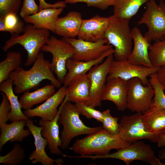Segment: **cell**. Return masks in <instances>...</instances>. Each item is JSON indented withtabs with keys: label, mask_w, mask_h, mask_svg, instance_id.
<instances>
[{
	"label": "cell",
	"mask_w": 165,
	"mask_h": 165,
	"mask_svg": "<svg viewBox=\"0 0 165 165\" xmlns=\"http://www.w3.org/2000/svg\"><path fill=\"white\" fill-rule=\"evenodd\" d=\"M115 52L112 47L107 50L97 59L88 61H78L72 58L68 59L66 62L67 72L64 79V86L67 87L71 80L75 77L87 74V72L94 66L100 64L104 58Z\"/></svg>",
	"instance_id": "cell-20"
},
{
	"label": "cell",
	"mask_w": 165,
	"mask_h": 165,
	"mask_svg": "<svg viewBox=\"0 0 165 165\" xmlns=\"http://www.w3.org/2000/svg\"><path fill=\"white\" fill-rule=\"evenodd\" d=\"M25 157L24 149L18 143L15 145L13 149L4 156H0V163L5 165H19Z\"/></svg>",
	"instance_id": "cell-31"
},
{
	"label": "cell",
	"mask_w": 165,
	"mask_h": 165,
	"mask_svg": "<svg viewBox=\"0 0 165 165\" xmlns=\"http://www.w3.org/2000/svg\"><path fill=\"white\" fill-rule=\"evenodd\" d=\"M156 75L158 81L165 90V64L159 67Z\"/></svg>",
	"instance_id": "cell-41"
},
{
	"label": "cell",
	"mask_w": 165,
	"mask_h": 165,
	"mask_svg": "<svg viewBox=\"0 0 165 165\" xmlns=\"http://www.w3.org/2000/svg\"><path fill=\"white\" fill-rule=\"evenodd\" d=\"M158 157L160 160L165 159V148L160 150L158 154Z\"/></svg>",
	"instance_id": "cell-44"
},
{
	"label": "cell",
	"mask_w": 165,
	"mask_h": 165,
	"mask_svg": "<svg viewBox=\"0 0 165 165\" xmlns=\"http://www.w3.org/2000/svg\"><path fill=\"white\" fill-rule=\"evenodd\" d=\"M21 35L13 34L5 42L2 48L4 52L16 44L22 46L27 53L24 66L33 64L43 46L50 37V31L35 28L31 24L25 25Z\"/></svg>",
	"instance_id": "cell-4"
},
{
	"label": "cell",
	"mask_w": 165,
	"mask_h": 165,
	"mask_svg": "<svg viewBox=\"0 0 165 165\" xmlns=\"http://www.w3.org/2000/svg\"><path fill=\"white\" fill-rule=\"evenodd\" d=\"M13 81L9 78L0 83V91L4 93L8 99L11 106L9 120L13 122L21 119L27 120V117L22 110V107L13 88Z\"/></svg>",
	"instance_id": "cell-27"
},
{
	"label": "cell",
	"mask_w": 165,
	"mask_h": 165,
	"mask_svg": "<svg viewBox=\"0 0 165 165\" xmlns=\"http://www.w3.org/2000/svg\"><path fill=\"white\" fill-rule=\"evenodd\" d=\"M64 9H44L35 14L26 17L23 20L25 23L31 24L36 28L46 29L55 33L56 21Z\"/></svg>",
	"instance_id": "cell-23"
},
{
	"label": "cell",
	"mask_w": 165,
	"mask_h": 165,
	"mask_svg": "<svg viewBox=\"0 0 165 165\" xmlns=\"http://www.w3.org/2000/svg\"><path fill=\"white\" fill-rule=\"evenodd\" d=\"M39 5L35 0H23L20 15L24 19L26 17L35 14L40 11Z\"/></svg>",
	"instance_id": "cell-38"
},
{
	"label": "cell",
	"mask_w": 165,
	"mask_h": 165,
	"mask_svg": "<svg viewBox=\"0 0 165 165\" xmlns=\"http://www.w3.org/2000/svg\"><path fill=\"white\" fill-rule=\"evenodd\" d=\"M4 20L8 32L11 34H20L23 32L25 26L24 23L19 19L17 14L8 13L5 16Z\"/></svg>",
	"instance_id": "cell-33"
},
{
	"label": "cell",
	"mask_w": 165,
	"mask_h": 165,
	"mask_svg": "<svg viewBox=\"0 0 165 165\" xmlns=\"http://www.w3.org/2000/svg\"><path fill=\"white\" fill-rule=\"evenodd\" d=\"M82 20L80 13L70 11L65 16L57 18L55 33L63 38H75L78 35Z\"/></svg>",
	"instance_id": "cell-21"
},
{
	"label": "cell",
	"mask_w": 165,
	"mask_h": 165,
	"mask_svg": "<svg viewBox=\"0 0 165 165\" xmlns=\"http://www.w3.org/2000/svg\"><path fill=\"white\" fill-rule=\"evenodd\" d=\"M67 88L68 101L75 104H85L89 99L90 88L88 74L75 77Z\"/></svg>",
	"instance_id": "cell-22"
},
{
	"label": "cell",
	"mask_w": 165,
	"mask_h": 165,
	"mask_svg": "<svg viewBox=\"0 0 165 165\" xmlns=\"http://www.w3.org/2000/svg\"><path fill=\"white\" fill-rule=\"evenodd\" d=\"M128 92L127 108L132 112L143 114L150 108L154 96V90L150 84L144 85L138 78L127 81Z\"/></svg>",
	"instance_id": "cell-10"
},
{
	"label": "cell",
	"mask_w": 165,
	"mask_h": 165,
	"mask_svg": "<svg viewBox=\"0 0 165 165\" xmlns=\"http://www.w3.org/2000/svg\"><path fill=\"white\" fill-rule=\"evenodd\" d=\"M150 0H115L114 15L130 20L137 14L140 7Z\"/></svg>",
	"instance_id": "cell-28"
},
{
	"label": "cell",
	"mask_w": 165,
	"mask_h": 165,
	"mask_svg": "<svg viewBox=\"0 0 165 165\" xmlns=\"http://www.w3.org/2000/svg\"><path fill=\"white\" fill-rule=\"evenodd\" d=\"M145 125L150 132L160 135L165 133V108L152 102L150 108L142 114Z\"/></svg>",
	"instance_id": "cell-25"
},
{
	"label": "cell",
	"mask_w": 165,
	"mask_h": 165,
	"mask_svg": "<svg viewBox=\"0 0 165 165\" xmlns=\"http://www.w3.org/2000/svg\"><path fill=\"white\" fill-rule=\"evenodd\" d=\"M4 17L5 16L0 15V31L1 32H7L5 24Z\"/></svg>",
	"instance_id": "cell-42"
},
{
	"label": "cell",
	"mask_w": 165,
	"mask_h": 165,
	"mask_svg": "<svg viewBox=\"0 0 165 165\" xmlns=\"http://www.w3.org/2000/svg\"><path fill=\"white\" fill-rule=\"evenodd\" d=\"M41 50L52 54V59L51 63L53 71L59 81L63 83L67 72L66 62L68 59L73 58L75 53L74 48L63 38L58 39L51 36L49 38Z\"/></svg>",
	"instance_id": "cell-8"
},
{
	"label": "cell",
	"mask_w": 165,
	"mask_h": 165,
	"mask_svg": "<svg viewBox=\"0 0 165 165\" xmlns=\"http://www.w3.org/2000/svg\"><path fill=\"white\" fill-rule=\"evenodd\" d=\"M22 0H0V15L5 16L9 13L17 14Z\"/></svg>",
	"instance_id": "cell-36"
},
{
	"label": "cell",
	"mask_w": 165,
	"mask_h": 165,
	"mask_svg": "<svg viewBox=\"0 0 165 165\" xmlns=\"http://www.w3.org/2000/svg\"><path fill=\"white\" fill-rule=\"evenodd\" d=\"M26 126L29 129L34 140L35 147L29 157L33 164L40 163L42 165H53L57 164L61 165L64 163L61 158L56 160L50 158L46 154L45 148L48 145L47 140L42 137L41 134L42 127L35 125L33 121L30 118L26 120Z\"/></svg>",
	"instance_id": "cell-14"
},
{
	"label": "cell",
	"mask_w": 165,
	"mask_h": 165,
	"mask_svg": "<svg viewBox=\"0 0 165 165\" xmlns=\"http://www.w3.org/2000/svg\"><path fill=\"white\" fill-rule=\"evenodd\" d=\"M115 0H64L66 3L75 4L84 2L88 7L97 8L101 10L106 9L109 6H113Z\"/></svg>",
	"instance_id": "cell-37"
},
{
	"label": "cell",
	"mask_w": 165,
	"mask_h": 165,
	"mask_svg": "<svg viewBox=\"0 0 165 165\" xmlns=\"http://www.w3.org/2000/svg\"><path fill=\"white\" fill-rule=\"evenodd\" d=\"M159 67L148 68L133 64L128 60L121 61L114 60L110 67L107 80L113 77H119L125 80L134 78L140 79L144 85L149 83L148 78L156 73Z\"/></svg>",
	"instance_id": "cell-12"
},
{
	"label": "cell",
	"mask_w": 165,
	"mask_h": 165,
	"mask_svg": "<svg viewBox=\"0 0 165 165\" xmlns=\"http://www.w3.org/2000/svg\"><path fill=\"white\" fill-rule=\"evenodd\" d=\"M22 63L20 52H9L0 63V83L9 78V74L20 67Z\"/></svg>",
	"instance_id": "cell-29"
},
{
	"label": "cell",
	"mask_w": 165,
	"mask_h": 165,
	"mask_svg": "<svg viewBox=\"0 0 165 165\" xmlns=\"http://www.w3.org/2000/svg\"><path fill=\"white\" fill-rule=\"evenodd\" d=\"M131 36L134 43L133 50L128 59L132 64L153 67L148 55V48L151 44L148 42L137 27L131 30Z\"/></svg>",
	"instance_id": "cell-18"
},
{
	"label": "cell",
	"mask_w": 165,
	"mask_h": 165,
	"mask_svg": "<svg viewBox=\"0 0 165 165\" xmlns=\"http://www.w3.org/2000/svg\"><path fill=\"white\" fill-rule=\"evenodd\" d=\"M114 60L113 54L109 55L103 62L93 67L87 73L90 81V88L86 105L94 108L101 105L107 77Z\"/></svg>",
	"instance_id": "cell-11"
},
{
	"label": "cell",
	"mask_w": 165,
	"mask_h": 165,
	"mask_svg": "<svg viewBox=\"0 0 165 165\" xmlns=\"http://www.w3.org/2000/svg\"><path fill=\"white\" fill-rule=\"evenodd\" d=\"M62 104L59 108L58 112L52 120L46 121L41 119L38 124L42 127L41 134L48 142V148L50 154L57 155H62L59 147L61 148V141L59 136V116Z\"/></svg>",
	"instance_id": "cell-19"
},
{
	"label": "cell",
	"mask_w": 165,
	"mask_h": 165,
	"mask_svg": "<svg viewBox=\"0 0 165 165\" xmlns=\"http://www.w3.org/2000/svg\"><path fill=\"white\" fill-rule=\"evenodd\" d=\"M40 10L50 8H65L66 4L64 1H59L53 4L48 3L45 0H38Z\"/></svg>",
	"instance_id": "cell-40"
},
{
	"label": "cell",
	"mask_w": 165,
	"mask_h": 165,
	"mask_svg": "<svg viewBox=\"0 0 165 165\" xmlns=\"http://www.w3.org/2000/svg\"><path fill=\"white\" fill-rule=\"evenodd\" d=\"M55 88L51 84L46 85L34 91L23 93L19 100L22 108L25 110L31 109L35 105L46 101L55 93Z\"/></svg>",
	"instance_id": "cell-26"
},
{
	"label": "cell",
	"mask_w": 165,
	"mask_h": 165,
	"mask_svg": "<svg viewBox=\"0 0 165 165\" xmlns=\"http://www.w3.org/2000/svg\"><path fill=\"white\" fill-rule=\"evenodd\" d=\"M102 112L103 117L101 123L103 128L112 134H118L119 126V124L118 123L119 118L112 116L109 109L104 111Z\"/></svg>",
	"instance_id": "cell-34"
},
{
	"label": "cell",
	"mask_w": 165,
	"mask_h": 165,
	"mask_svg": "<svg viewBox=\"0 0 165 165\" xmlns=\"http://www.w3.org/2000/svg\"><path fill=\"white\" fill-rule=\"evenodd\" d=\"M146 7L142 17L138 22V25L145 24L148 28L144 36L150 43L162 40L165 38V4L163 0H160L158 5L155 0H150L146 3Z\"/></svg>",
	"instance_id": "cell-7"
},
{
	"label": "cell",
	"mask_w": 165,
	"mask_h": 165,
	"mask_svg": "<svg viewBox=\"0 0 165 165\" xmlns=\"http://www.w3.org/2000/svg\"><path fill=\"white\" fill-rule=\"evenodd\" d=\"M131 143L121 138L118 134H112L103 128L86 137L76 140L69 148L79 156H103L113 149L117 150Z\"/></svg>",
	"instance_id": "cell-2"
},
{
	"label": "cell",
	"mask_w": 165,
	"mask_h": 165,
	"mask_svg": "<svg viewBox=\"0 0 165 165\" xmlns=\"http://www.w3.org/2000/svg\"><path fill=\"white\" fill-rule=\"evenodd\" d=\"M75 104L80 115L85 116L88 119L94 118L97 122L101 123L103 117L102 112L85 104Z\"/></svg>",
	"instance_id": "cell-35"
},
{
	"label": "cell",
	"mask_w": 165,
	"mask_h": 165,
	"mask_svg": "<svg viewBox=\"0 0 165 165\" xmlns=\"http://www.w3.org/2000/svg\"><path fill=\"white\" fill-rule=\"evenodd\" d=\"M157 143L159 147L163 148L165 147V133L160 136Z\"/></svg>",
	"instance_id": "cell-43"
},
{
	"label": "cell",
	"mask_w": 165,
	"mask_h": 165,
	"mask_svg": "<svg viewBox=\"0 0 165 165\" xmlns=\"http://www.w3.org/2000/svg\"><path fill=\"white\" fill-rule=\"evenodd\" d=\"M109 22V18L97 15L87 19L82 20L78 38L86 41L96 42L105 38V34Z\"/></svg>",
	"instance_id": "cell-17"
},
{
	"label": "cell",
	"mask_w": 165,
	"mask_h": 165,
	"mask_svg": "<svg viewBox=\"0 0 165 165\" xmlns=\"http://www.w3.org/2000/svg\"><path fill=\"white\" fill-rule=\"evenodd\" d=\"M142 115L141 113L136 112L130 116H122L119 123L118 135L123 140L130 143L144 139L157 143L160 135L147 130Z\"/></svg>",
	"instance_id": "cell-9"
},
{
	"label": "cell",
	"mask_w": 165,
	"mask_h": 165,
	"mask_svg": "<svg viewBox=\"0 0 165 165\" xmlns=\"http://www.w3.org/2000/svg\"><path fill=\"white\" fill-rule=\"evenodd\" d=\"M1 94L2 98L0 105V125L9 120V116L11 111L10 102L7 96L2 92Z\"/></svg>",
	"instance_id": "cell-39"
},
{
	"label": "cell",
	"mask_w": 165,
	"mask_h": 165,
	"mask_svg": "<svg viewBox=\"0 0 165 165\" xmlns=\"http://www.w3.org/2000/svg\"><path fill=\"white\" fill-rule=\"evenodd\" d=\"M53 73L51 63L45 59L42 52H40L30 69L19 67L9 74V78L13 81L15 86L14 93L19 94L36 88L42 81L46 79L59 88L61 83Z\"/></svg>",
	"instance_id": "cell-1"
},
{
	"label": "cell",
	"mask_w": 165,
	"mask_h": 165,
	"mask_svg": "<svg viewBox=\"0 0 165 165\" xmlns=\"http://www.w3.org/2000/svg\"><path fill=\"white\" fill-rule=\"evenodd\" d=\"M85 158L93 160L98 159L115 158L123 161L129 165L133 161L139 160L152 165H164L160 159L157 158L151 147L143 141L138 140L128 146L119 149L114 153L103 156H86Z\"/></svg>",
	"instance_id": "cell-6"
},
{
	"label": "cell",
	"mask_w": 165,
	"mask_h": 165,
	"mask_svg": "<svg viewBox=\"0 0 165 165\" xmlns=\"http://www.w3.org/2000/svg\"><path fill=\"white\" fill-rule=\"evenodd\" d=\"M109 24L105 34L108 43L115 48V60H128L132 51V41L130 20L114 15L109 16Z\"/></svg>",
	"instance_id": "cell-5"
},
{
	"label": "cell",
	"mask_w": 165,
	"mask_h": 165,
	"mask_svg": "<svg viewBox=\"0 0 165 165\" xmlns=\"http://www.w3.org/2000/svg\"><path fill=\"white\" fill-rule=\"evenodd\" d=\"M73 47L75 53L72 58L78 61H88L100 57L107 50L113 47L108 44L106 38L96 42L86 41L79 38H63Z\"/></svg>",
	"instance_id": "cell-13"
},
{
	"label": "cell",
	"mask_w": 165,
	"mask_h": 165,
	"mask_svg": "<svg viewBox=\"0 0 165 165\" xmlns=\"http://www.w3.org/2000/svg\"><path fill=\"white\" fill-rule=\"evenodd\" d=\"M67 94V87H61L43 104L35 108L25 110L24 113L29 118L39 117L44 120L50 121L57 114L59 110L57 108L63 102Z\"/></svg>",
	"instance_id": "cell-15"
},
{
	"label": "cell",
	"mask_w": 165,
	"mask_h": 165,
	"mask_svg": "<svg viewBox=\"0 0 165 165\" xmlns=\"http://www.w3.org/2000/svg\"><path fill=\"white\" fill-rule=\"evenodd\" d=\"M26 120L21 119L15 121L11 123H6L0 125V150L8 141L20 142L25 138L31 134L29 128L24 129Z\"/></svg>",
	"instance_id": "cell-24"
},
{
	"label": "cell",
	"mask_w": 165,
	"mask_h": 165,
	"mask_svg": "<svg viewBox=\"0 0 165 165\" xmlns=\"http://www.w3.org/2000/svg\"><path fill=\"white\" fill-rule=\"evenodd\" d=\"M128 92L127 81L112 78L107 80L101 100L112 102L118 110L123 111L127 108Z\"/></svg>",
	"instance_id": "cell-16"
},
{
	"label": "cell",
	"mask_w": 165,
	"mask_h": 165,
	"mask_svg": "<svg viewBox=\"0 0 165 165\" xmlns=\"http://www.w3.org/2000/svg\"><path fill=\"white\" fill-rule=\"evenodd\" d=\"M148 50L149 58L153 67H160L165 64V38L151 45Z\"/></svg>",
	"instance_id": "cell-30"
},
{
	"label": "cell",
	"mask_w": 165,
	"mask_h": 165,
	"mask_svg": "<svg viewBox=\"0 0 165 165\" xmlns=\"http://www.w3.org/2000/svg\"><path fill=\"white\" fill-rule=\"evenodd\" d=\"M149 81L154 90V96L152 102L157 106L165 108V94L164 89L158 81L156 73L151 75Z\"/></svg>",
	"instance_id": "cell-32"
},
{
	"label": "cell",
	"mask_w": 165,
	"mask_h": 165,
	"mask_svg": "<svg viewBox=\"0 0 165 165\" xmlns=\"http://www.w3.org/2000/svg\"><path fill=\"white\" fill-rule=\"evenodd\" d=\"M61 104L58 123L63 127L60 136L61 148L63 149L69 148L71 141L74 138L92 134L103 128L102 126L90 127L86 125L80 118V114L76 104L68 101L67 94Z\"/></svg>",
	"instance_id": "cell-3"
}]
</instances>
